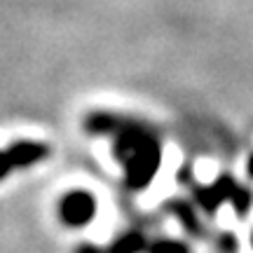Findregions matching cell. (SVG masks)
<instances>
[{"mask_svg": "<svg viewBox=\"0 0 253 253\" xmlns=\"http://www.w3.org/2000/svg\"><path fill=\"white\" fill-rule=\"evenodd\" d=\"M115 157L125 167L126 183L138 190L155 178L162 162V150L157 138L148 129L136 125H122L115 136Z\"/></svg>", "mask_w": 253, "mask_h": 253, "instance_id": "1", "label": "cell"}, {"mask_svg": "<svg viewBox=\"0 0 253 253\" xmlns=\"http://www.w3.org/2000/svg\"><path fill=\"white\" fill-rule=\"evenodd\" d=\"M96 216V199L87 190H71L59 202V220L68 227L89 225Z\"/></svg>", "mask_w": 253, "mask_h": 253, "instance_id": "2", "label": "cell"}, {"mask_svg": "<svg viewBox=\"0 0 253 253\" xmlns=\"http://www.w3.org/2000/svg\"><path fill=\"white\" fill-rule=\"evenodd\" d=\"M47 153H49L47 145L36 143V141H19L7 150H0V181L17 169H26L42 162Z\"/></svg>", "mask_w": 253, "mask_h": 253, "instance_id": "3", "label": "cell"}, {"mask_svg": "<svg viewBox=\"0 0 253 253\" xmlns=\"http://www.w3.org/2000/svg\"><path fill=\"white\" fill-rule=\"evenodd\" d=\"M145 249V239L141 232H126L113 244L108 253H141Z\"/></svg>", "mask_w": 253, "mask_h": 253, "instance_id": "4", "label": "cell"}, {"mask_svg": "<svg viewBox=\"0 0 253 253\" xmlns=\"http://www.w3.org/2000/svg\"><path fill=\"white\" fill-rule=\"evenodd\" d=\"M148 253H190V249L176 239H160L148 246Z\"/></svg>", "mask_w": 253, "mask_h": 253, "instance_id": "5", "label": "cell"}]
</instances>
